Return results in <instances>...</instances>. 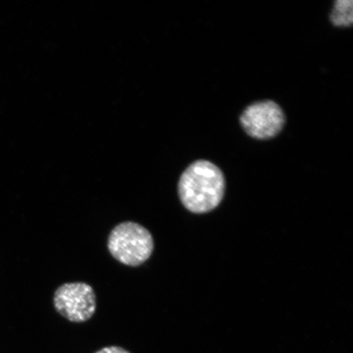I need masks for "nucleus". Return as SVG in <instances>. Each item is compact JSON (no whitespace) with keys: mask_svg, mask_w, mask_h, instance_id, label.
Returning a JSON list of instances; mask_svg holds the SVG:
<instances>
[{"mask_svg":"<svg viewBox=\"0 0 353 353\" xmlns=\"http://www.w3.org/2000/svg\"><path fill=\"white\" fill-rule=\"evenodd\" d=\"M225 179L222 171L210 161H197L183 172L178 191L185 208L195 214L213 210L223 197Z\"/></svg>","mask_w":353,"mask_h":353,"instance_id":"f257e3e1","label":"nucleus"},{"mask_svg":"<svg viewBox=\"0 0 353 353\" xmlns=\"http://www.w3.org/2000/svg\"><path fill=\"white\" fill-rule=\"evenodd\" d=\"M153 236L147 228L134 222H123L110 232L108 248L114 259L130 267H138L151 258Z\"/></svg>","mask_w":353,"mask_h":353,"instance_id":"f03ea898","label":"nucleus"},{"mask_svg":"<svg viewBox=\"0 0 353 353\" xmlns=\"http://www.w3.org/2000/svg\"><path fill=\"white\" fill-rule=\"evenodd\" d=\"M55 309L74 323H83L94 316L97 309L94 290L85 282H70L59 287L54 296Z\"/></svg>","mask_w":353,"mask_h":353,"instance_id":"7ed1b4c3","label":"nucleus"},{"mask_svg":"<svg viewBox=\"0 0 353 353\" xmlns=\"http://www.w3.org/2000/svg\"><path fill=\"white\" fill-rule=\"evenodd\" d=\"M243 129L256 139L274 138L285 123V114L275 101H258L249 105L241 117Z\"/></svg>","mask_w":353,"mask_h":353,"instance_id":"20e7f679","label":"nucleus"},{"mask_svg":"<svg viewBox=\"0 0 353 353\" xmlns=\"http://www.w3.org/2000/svg\"><path fill=\"white\" fill-rule=\"evenodd\" d=\"M330 21L335 26H351L353 21V2L352 0H337L330 13Z\"/></svg>","mask_w":353,"mask_h":353,"instance_id":"39448f33","label":"nucleus"},{"mask_svg":"<svg viewBox=\"0 0 353 353\" xmlns=\"http://www.w3.org/2000/svg\"><path fill=\"white\" fill-rule=\"evenodd\" d=\"M95 353H130L129 351L125 350V348L118 346H109L101 348V350L96 352Z\"/></svg>","mask_w":353,"mask_h":353,"instance_id":"423d86ee","label":"nucleus"}]
</instances>
